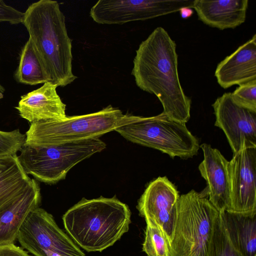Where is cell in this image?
I'll return each instance as SVG.
<instances>
[{"mask_svg":"<svg viewBox=\"0 0 256 256\" xmlns=\"http://www.w3.org/2000/svg\"><path fill=\"white\" fill-rule=\"evenodd\" d=\"M230 204L228 211L256 212V148L233 154L228 162Z\"/></svg>","mask_w":256,"mask_h":256,"instance_id":"7c38bea8","label":"cell"},{"mask_svg":"<svg viewBox=\"0 0 256 256\" xmlns=\"http://www.w3.org/2000/svg\"><path fill=\"white\" fill-rule=\"evenodd\" d=\"M4 92V88L0 84V100L3 98Z\"/></svg>","mask_w":256,"mask_h":256,"instance_id":"f1b7e54d","label":"cell"},{"mask_svg":"<svg viewBox=\"0 0 256 256\" xmlns=\"http://www.w3.org/2000/svg\"><path fill=\"white\" fill-rule=\"evenodd\" d=\"M109 105L91 114L32 122L24 145L46 146L100 136L136 119Z\"/></svg>","mask_w":256,"mask_h":256,"instance_id":"277c9868","label":"cell"},{"mask_svg":"<svg viewBox=\"0 0 256 256\" xmlns=\"http://www.w3.org/2000/svg\"><path fill=\"white\" fill-rule=\"evenodd\" d=\"M34 256H63L58 253L49 250H36L31 252Z\"/></svg>","mask_w":256,"mask_h":256,"instance_id":"4316f807","label":"cell"},{"mask_svg":"<svg viewBox=\"0 0 256 256\" xmlns=\"http://www.w3.org/2000/svg\"><path fill=\"white\" fill-rule=\"evenodd\" d=\"M214 76L226 89L256 80V34L218 64Z\"/></svg>","mask_w":256,"mask_h":256,"instance_id":"5bb4252c","label":"cell"},{"mask_svg":"<svg viewBox=\"0 0 256 256\" xmlns=\"http://www.w3.org/2000/svg\"><path fill=\"white\" fill-rule=\"evenodd\" d=\"M204 159L198 166L202 176L206 180L208 200L219 212L228 210L230 204L229 162L216 148L208 144L200 146Z\"/></svg>","mask_w":256,"mask_h":256,"instance_id":"4fadbf2b","label":"cell"},{"mask_svg":"<svg viewBox=\"0 0 256 256\" xmlns=\"http://www.w3.org/2000/svg\"><path fill=\"white\" fill-rule=\"evenodd\" d=\"M180 195L166 176L150 182L138 201L137 208L145 220L156 222L170 240L176 216Z\"/></svg>","mask_w":256,"mask_h":256,"instance_id":"8fae6325","label":"cell"},{"mask_svg":"<svg viewBox=\"0 0 256 256\" xmlns=\"http://www.w3.org/2000/svg\"><path fill=\"white\" fill-rule=\"evenodd\" d=\"M178 68L176 44L160 26L140 44L132 74L140 89L157 96L162 113L186 124L190 117L192 100L182 86Z\"/></svg>","mask_w":256,"mask_h":256,"instance_id":"6da1fadb","label":"cell"},{"mask_svg":"<svg viewBox=\"0 0 256 256\" xmlns=\"http://www.w3.org/2000/svg\"><path fill=\"white\" fill-rule=\"evenodd\" d=\"M17 240L30 252L44 250L63 256H86L58 226L52 216L39 207L28 215L20 229Z\"/></svg>","mask_w":256,"mask_h":256,"instance_id":"9c48e42d","label":"cell"},{"mask_svg":"<svg viewBox=\"0 0 256 256\" xmlns=\"http://www.w3.org/2000/svg\"><path fill=\"white\" fill-rule=\"evenodd\" d=\"M0 256H30L28 252L14 244L0 246Z\"/></svg>","mask_w":256,"mask_h":256,"instance_id":"484cf974","label":"cell"},{"mask_svg":"<svg viewBox=\"0 0 256 256\" xmlns=\"http://www.w3.org/2000/svg\"><path fill=\"white\" fill-rule=\"evenodd\" d=\"M40 202V188L32 179L22 194L0 208V246L14 244L24 220Z\"/></svg>","mask_w":256,"mask_h":256,"instance_id":"9a60e30c","label":"cell"},{"mask_svg":"<svg viewBox=\"0 0 256 256\" xmlns=\"http://www.w3.org/2000/svg\"><path fill=\"white\" fill-rule=\"evenodd\" d=\"M180 196L170 240L171 256H208L215 221L220 212L205 190Z\"/></svg>","mask_w":256,"mask_h":256,"instance_id":"5b68a950","label":"cell"},{"mask_svg":"<svg viewBox=\"0 0 256 256\" xmlns=\"http://www.w3.org/2000/svg\"><path fill=\"white\" fill-rule=\"evenodd\" d=\"M181 17L184 19H186L192 16L194 11L191 8L183 7L178 11Z\"/></svg>","mask_w":256,"mask_h":256,"instance_id":"83f0119b","label":"cell"},{"mask_svg":"<svg viewBox=\"0 0 256 256\" xmlns=\"http://www.w3.org/2000/svg\"><path fill=\"white\" fill-rule=\"evenodd\" d=\"M212 106L214 126L224 132L233 154L244 148H256V112L236 102L232 92L218 98Z\"/></svg>","mask_w":256,"mask_h":256,"instance_id":"30bf717a","label":"cell"},{"mask_svg":"<svg viewBox=\"0 0 256 256\" xmlns=\"http://www.w3.org/2000/svg\"><path fill=\"white\" fill-rule=\"evenodd\" d=\"M248 6V0H194L192 8L205 24L224 30L244 22Z\"/></svg>","mask_w":256,"mask_h":256,"instance_id":"e0dca14e","label":"cell"},{"mask_svg":"<svg viewBox=\"0 0 256 256\" xmlns=\"http://www.w3.org/2000/svg\"><path fill=\"white\" fill-rule=\"evenodd\" d=\"M194 0H100L90 10V16L100 24H122L145 20L192 8Z\"/></svg>","mask_w":256,"mask_h":256,"instance_id":"ba28073f","label":"cell"},{"mask_svg":"<svg viewBox=\"0 0 256 256\" xmlns=\"http://www.w3.org/2000/svg\"><path fill=\"white\" fill-rule=\"evenodd\" d=\"M106 148L98 138L46 146L24 145L18 157L28 175L52 184L64 179L73 166Z\"/></svg>","mask_w":256,"mask_h":256,"instance_id":"52a82bcc","label":"cell"},{"mask_svg":"<svg viewBox=\"0 0 256 256\" xmlns=\"http://www.w3.org/2000/svg\"><path fill=\"white\" fill-rule=\"evenodd\" d=\"M16 78L19 82L32 86L47 82L44 70L30 38L22 49Z\"/></svg>","mask_w":256,"mask_h":256,"instance_id":"ffe728a7","label":"cell"},{"mask_svg":"<svg viewBox=\"0 0 256 256\" xmlns=\"http://www.w3.org/2000/svg\"><path fill=\"white\" fill-rule=\"evenodd\" d=\"M22 24L42 64L47 82L65 86L76 78L72 71V40L56 1L40 0L24 12Z\"/></svg>","mask_w":256,"mask_h":256,"instance_id":"7a4b0ae2","label":"cell"},{"mask_svg":"<svg viewBox=\"0 0 256 256\" xmlns=\"http://www.w3.org/2000/svg\"><path fill=\"white\" fill-rule=\"evenodd\" d=\"M32 182L17 154L0 158V208L22 194Z\"/></svg>","mask_w":256,"mask_h":256,"instance_id":"d6986e66","label":"cell"},{"mask_svg":"<svg viewBox=\"0 0 256 256\" xmlns=\"http://www.w3.org/2000/svg\"><path fill=\"white\" fill-rule=\"evenodd\" d=\"M26 134L19 130H0V158L16 154L24 146Z\"/></svg>","mask_w":256,"mask_h":256,"instance_id":"603a6c76","label":"cell"},{"mask_svg":"<svg viewBox=\"0 0 256 256\" xmlns=\"http://www.w3.org/2000/svg\"><path fill=\"white\" fill-rule=\"evenodd\" d=\"M146 226L142 250L148 256H171L170 240L154 222L145 220Z\"/></svg>","mask_w":256,"mask_h":256,"instance_id":"44dd1931","label":"cell"},{"mask_svg":"<svg viewBox=\"0 0 256 256\" xmlns=\"http://www.w3.org/2000/svg\"><path fill=\"white\" fill-rule=\"evenodd\" d=\"M232 96L241 106L256 112V80L240 85Z\"/></svg>","mask_w":256,"mask_h":256,"instance_id":"cb8c5ba5","label":"cell"},{"mask_svg":"<svg viewBox=\"0 0 256 256\" xmlns=\"http://www.w3.org/2000/svg\"><path fill=\"white\" fill-rule=\"evenodd\" d=\"M229 240L243 256H256V212H220Z\"/></svg>","mask_w":256,"mask_h":256,"instance_id":"ac0fdd59","label":"cell"},{"mask_svg":"<svg viewBox=\"0 0 256 256\" xmlns=\"http://www.w3.org/2000/svg\"><path fill=\"white\" fill-rule=\"evenodd\" d=\"M114 131L131 142L160 150L172 158H192L200 148L198 140L185 123L173 120L162 112L150 117L136 116Z\"/></svg>","mask_w":256,"mask_h":256,"instance_id":"8992f818","label":"cell"},{"mask_svg":"<svg viewBox=\"0 0 256 256\" xmlns=\"http://www.w3.org/2000/svg\"><path fill=\"white\" fill-rule=\"evenodd\" d=\"M131 212L116 196L82 199L63 216L66 232L88 252H102L112 246L129 229Z\"/></svg>","mask_w":256,"mask_h":256,"instance_id":"3957f363","label":"cell"},{"mask_svg":"<svg viewBox=\"0 0 256 256\" xmlns=\"http://www.w3.org/2000/svg\"><path fill=\"white\" fill-rule=\"evenodd\" d=\"M57 87L45 82L40 88L22 96L16 107L20 116L30 123L66 116V105L58 95Z\"/></svg>","mask_w":256,"mask_h":256,"instance_id":"2e32d148","label":"cell"},{"mask_svg":"<svg viewBox=\"0 0 256 256\" xmlns=\"http://www.w3.org/2000/svg\"><path fill=\"white\" fill-rule=\"evenodd\" d=\"M24 12L7 5L0 0V22H8L10 24L22 23Z\"/></svg>","mask_w":256,"mask_h":256,"instance_id":"d4e9b609","label":"cell"},{"mask_svg":"<svg viewBox=\"0 0 256 256\" xmlns=\"http://www.w3.org/2000/svg\"><path fill=\"white\" fill-rule=\"evenodd\" d=\"M208 256H243L230 242L220 213L214 222Z\"/></svg>","mask_w":256,"mask_h":256,"instance_id":"7402d4cb","label":"cell"}]
</instances>
